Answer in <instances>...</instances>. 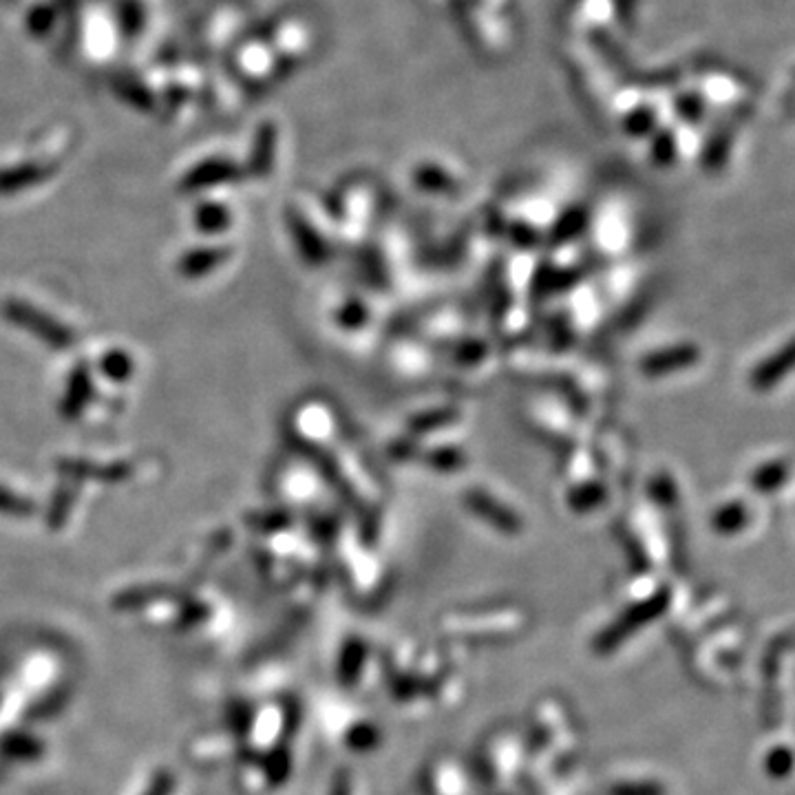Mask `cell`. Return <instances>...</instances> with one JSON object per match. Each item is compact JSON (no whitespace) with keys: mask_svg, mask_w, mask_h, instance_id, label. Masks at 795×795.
Listing matches in <instances>:
<instances>
[{"mask_svg":"<svg viewBox=\"0 0 795 795\" xmlns=\"http://www.w3.org/2000/svg\"><path fill=\"white\" fill-rule=\"evenodd\" d=\"M0 312H3L7 323L29 332L31 336L38 338L40 343H45L51 349H69L73 343H76V336H73L67 325H62L60 321H56V318L38 310V307L23 299H7L3 305H0Z\"/></svg>","mask_w":795,"mask_h":795,"instance_id":"1","label":"cell"},{"mask_svg":"<svg viewBox=\"0 0 795 795\" xmlns=\"http://www.w3.org/2000/svg\"><path fill=\"white\" fill-rule=\"evenodd\" d=\"M703 352L694 343H674L648 352L639 360V369L645 378H667L681 374L701 363Z\"/></svg>","mask_w":795,"mask_h":795,"instance_id":"2","label":"cell"},{"mask_svg":"<svg viewBox=\"0 0 795 795\" xmlns=\"http://www.w3.org/2000/svg\"><path fill=\"white\" fill-rule=\"evenodd\" d=\"M464 504L473 515L484 519L486 524L504 530V533H519L522 528V519H519L513 506H508L500 495L484 489V486H471L464 493Z\"/></svg>","mask_w":795,"mask_h":795,"instance_id":"3","label":"cell"},{"mask_svg":"<svg viewBox=\"0 0 795 795\" xmlns=\"http://www.w3.org/2000/svg\"><path fill=\"white\" fill-rule=\"evenodd\" d=\"M288 224H290V235L296 243V250H299L305 263H310L316 268V265H321L330 259L332 254L330 241H327L321 232H318L310 221L301 215V212H290Z\"/></svg>","mask_w":795,"mask_h":795,"instance_id":"4","label":"cell"},{"mask_svg":"<svg viewBox=\"0 0 795 795\" xmlns=\"http://www.w3.org/2000/svg\"><path fill=\"white\" fill-rule=\"evenodd\" d=\"M58 471L65 475L67 480H73V482L76 480H98V482H106V484H115V482L129 480L133 473V466L124 464V462L98 466V464L78 462V460H62V462H58Z\"/></svg>","mask_w":795,"mask_h":795,"instance_id":"5","label":"cell"},{"mask_svg":"<svg viewBox=\"0 0 795 795\" xmlns=\"http://www.w3.org/2000/svg\"><path fill=\"white\" fill-rule=\"evenodd\" d=\"M754 517V504L745 497H734V500H727L714 508L712 526L720 535H738L751 526Z\"/></svg>","mask_w":795,"mask_h":795,"instance_id":"6","label":"cell"},{"mask_svg":"<svg viewBox=\"0 0 795 795\" xmlns=\"http://www.w3.org/2000/svg\"><path fill=\"white\" fill-rule=\"evenodd\" d=\"M791 365H793V354H791V345L787 343L780 352H773L769 358L760 360V363L751 369L749 383L756 391H771L789 376Z\"/></svg>","mask_w":795,"mask_h":795,"instance_id":"7","label":"cell"},{"mask_svg":"<svg viewBox=\"0 0 795 795\" xmlns=\"http://www.w3.org/2000/svg\"><path fill=\"white\" fill-rule=\"evenodd\" d=\"M93 398V380L87 365H78L71 371V376L67 378V391L62 396L60 411L67 420H76L82 416V411L87 409V405Z\"/></svg>","mask_w":795,"mask_h":795,"instance_id":"8","label":"cell"},{"mask_svg":"<svg viewBox=\"0 0 795 795\" xmlns=\"http://www.w3.org/2000/svg\"><path fill=\"white\" fill-rule=\"evenodd\" d=\"M791 462L787 458H771L769 462L758 464L749 475L751 489L760 495H771L780 491L789 482Z\"/></svg>","mask_w":795,"mask_h":795,"instance_id":"9","label":"cell"},{"mask_svg":"<svg viewBox=\"0 0 795 795\" xmlns=\"http://www.w3.org/2000/svg\"><path fill=\"white\" fill-rule=\"evenodd\" d=\"M228 257H230V252L221 246L190 250L184 254L182 259H179V272H182V277H186V279L206 277V274L217 270Z\"/></svg>","mask_w":795,"mask_h":795,"instance_id":"10","label":"cell"},{"mask_svg":"<svg viewBox=\"0 0 795 795\" xmlns=\"http://www.w3.org/2000/svg\"><path fill=\"white\" fill-rule=\"evenodd\" d=\"M462 416L458 409L453 407H433L418 411L416 416L409 418V429L416 433V436H431V433H438L453 427V422H458Z\"/></svg>","mask_w":795,"mask_h":795,"instance_id":"11","label":"cell"},{"mask_svg":"<svg viewBox=\"0 0 795 795\" xmlns=\"http://www.w3.org/2000/svg\"><path fill=\"white\" fill-rule=\"evenodd\" d=\"M78 500V486L76 484H62L58 486V491L53 493L49 511H47V524L51 528H62L67 524L69 513L73 504Z\"/></svg>","mask_w":795,"mask_h":795,"instance_id":"12","label":"cell"},{"mask_svg":"<svg viewBox=\"0 0 795 795\" xmlns=\"http://www.w3.org/2000/svg\"><path fill=\"white\" fill-rule=\"evenodd\" d=\"M230 212L219 204H204L197 208L195 224L204 235H219L230 226Z\"/></svg>","mask_w":795,"mask_h":795,"instance_id":"13","label":"cell"},{"mask_svg":"<svg viewBox=\"0 0 795 795\" xmlns=\"http://www.w3.org/2000/svg\"><path fill=\"white\" fill-rule=\"evenodd\" d=\"M133 358L122 352V349H113V352L104 354L100 360V371L106 376L115 380V383H124V380H129L133 376Z\"/></svg>","mask_w":795,"mask_h":795,"instance_id":"14","label":"cell"},{"mask_svg":"<svg viewBox=\"0 0 795 795\" xmlns=\"http://www.w3.org/2000/svg\"><path fill=\"white\" fill-rule=\"evenodd\" d=\"M0 515L27 519L36 515V504L27 500L25 495H18L12 489L0 484Z\"/></svg>","mask_w":795,"mask_h":795,"instance_id":"15","label":"cell"},{"mask_svg":"<svg viewBox=\"0 0 795 795\" xmlns=\"http://www.w3.org/2000/svg\"><path fill=\"white\" fill-rule=\"evenodd\" d=\"M232 168L226 164H206L197 168V171L186 179V188H204L210 184H219V182H226V179H232Z\"/></svg>","mask_w":795,"mask_h":795,"instance_id":"16","label":"cell"},{"mask_svg":"<svg viewBox=\"0 0 795 795\" xmlns=\"http://www.w3.org/2000/svg\"><path fill=\"white\" fill-rule=\"evenodd\" d=\"M336 321L345 330H360L369 321V310L365 303H360L358 299H349L347 303L341 305V310L336 312Z\"/></svg>","mask_w":795,"mask_h":795,"instance_id":"17","label":"cell"},{"mask_svg":"<svg viewBox=\"0 0 795 795\" xmlns=\"http://www.w3.org/2000/svg\"><path fill=\"white\" fill-rule=\"evenodd\" d=\"M40 177V168H16V171L0 173V193H14V190L36 184Z\"/></svg>","mask_w":795,"mask_h":795,"instance_id":"18","label":"cell"}]
</instances>
